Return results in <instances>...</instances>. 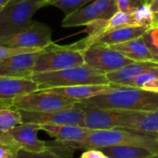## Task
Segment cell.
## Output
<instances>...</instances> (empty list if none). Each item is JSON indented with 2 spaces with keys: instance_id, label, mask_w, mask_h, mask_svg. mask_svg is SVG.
I'll list each match as a JSON object with an SVG mask.
<instances>
[{
  "instance_id": "cell-1",
  "label": "cell",
  "mask_w": 158,
  "mask_h": 158,
  "mask_svg": "<svg viewBox=\"0 0 158 158\" xmlns=\"http://www.w3.org/2000/svg\"><path fill=\"white\" fill-rule=\"evenodd\" d=\"M79 105L111 110L148 112L158 110V93L140 88L118 86L105 94L78 102Z\"/></svg>"
},
{
  "instance_id": "cell-2",
  "label": "cell",
  "mask_w": 158,
  "mask_h": 158,
  "mask_svg": "<svg viewBox=\"0 0 158 158\" xmlns=\"http://www.w3.org/2000/svg\"><path fill=\"white\" fill-rule=\"evenodd\" d=\"M74 149H95L109 146H132L143 148L151 153H158V133L137 131L116 128L92 131L86 139L76 143H68Z\"/></svg>"
},
{
  "instance_id": "cell-3",
  "label": "cell",
  "mask_w": 158,
  "mask_h": 158,
  "mask_svg": "<svg viewBox=\"0 0 158 158\" xmlns=\"http://www.w3.org/2000/svg\"><path fill=\"white\" fill-rule=\"evenodd\" d=\"M106 73L86 64L60 70L34 73L31 79L38 84L39 90L82 84H110Z\"/></svg>"
},
{
  "instance_id": "cell-4",
  "label": "cell",
  "mask_w": 158,
  "mask_h": 158,
  "mask_svg": "<svg viewBox=\"0 0 158 158\" xmlns=\"http://www.w3.org/2000/svg\"><path fill=\"white\" fill-rule=\"evenodd\" d=\"M47 0H11L0 9V37L25 31L33 23L32 16Z\"/></svg>"
},
{
  "instance_id": "cell-5",
  "label": "cell",
  "mask_w": 158,
  "mask_h": 158,
  "mask_svg": "<svg viewBox=\"0 0 158 158\" xmlns=\"http://www.w3.org/2000/svg\"><path fill=\"white\" fill-rule=\"evenodd\" d=\"M83 53L74 44L58 45L54 43L43 48L33 68L34 73L60 70L83 65Z\"/></svg>"
},
{
  "instance_id": "cell-6",
  "label": "cell",
  "mask_w": 158,
  "mask_h": 158,
  "mask_svg": "<svg viewBox=\"0 0 158 158\" xmlns=\"http://www.w3.org/2000/svg\"><path fill=\"white\" fill-rule=\"evenodd\" d=\"M40 126L31 123H22L13 129L1 132L0 144L14 150H24L32 153H40L47 150V142L38 138Z\"/></svg>"
},
{
  "instance_id": "cell-7",
  "label": "cell",
  "mask_w": 158,
  "mask_h": 158,
  "mask_svg": "<svg viewBox=\"0 0 158 158\" xmlns=\"http://www.w3.org/2000/svg\"><path fill=\"white\" fill-rule=\"evenodd\" d=\"M78 101L57 94L36 91L12 100L11 106L17 110L29 112H50L74 106Z\"/></svg>"
},
{
  "instance_id": "cell-8",
  "label": "cell",
  "mask_w": 158,
  "mask_h": 158,
  "mask_svg": "<svg viewBox=\"0 0 158 158\" xmlns=\"http://www.w3.org/2000/svg\"><path fill=\"white\" fill-rule=\"evenodd\" d=\"M84 63L106 73L118 70L135 60L131 59L109 45L94 44L83 52Z\"/></svg>"
},
{
  "instance_id": "cell-9",
  "label": "cell",
  "mask_w": 158,
  "mask_h": 158,
  "mask_svg": "<svg viewBox=\"0 0 158 158\" xmlns=\"http://www.w3.org/2000/svg\"><path fill=\"white\" fill-rule=\"evenodd\" d=\"M118 11V0H94L66 16L62 20V26H85L96 19H109Z\"/></svg>"
},
{
  "instance_id": "cell-10",
  "label": "cell",
  "mask_w": 158,
  "mask_h": 158,
  "mask_svg": "<svg viewBox=\"0 0 158 158\" xmlns=\"http://www.w3.org/2000/svg\"><path fill=\"white\" fill-rule=\"evenodd\" d=\"M19 111L23 123L37 125H75L84 127V111L77 104L69 108L50 112Z\"/></svg>"
},
{
  "instance_id": "cell-11",
  "label": "cell",
  "mask_w": 158,
  "mask_h": 158,
  "mask_svg": "<svg viewBox=\"0 0 158 158\" xmlns=\"http://www.w3.org/2000/svg\"><path fill=\"white\" fill-rule=\"evenodd\" d=\"M51 29L41 22H34L25 31L0 37V45L14 48L43 49L52 44Z\"/></svg>"
},
{
  "instance_id": "cell-12",
  "label": "cell",
  "mask_w": 158,
  "mask_h": 158,
  "mask_svg": "<svg viewBox=\"0 0 158 158\" xmlns=\"http://www.w3.org/2000/svg\"><path fill=\"white\" fill-rule=\"evenodd\" d=\"M41 51L18 54L0 61V76L31 79Z\"/></svg>"
},
{
  "instance_id": "cell-13",
  "label": "cell",
  "mask_w": 158,
  "mask_h": 158,
  "mask_svg": "<svg viewBox=\"0 0 158 158\" xmlns=\"http://www.w3.org/2000/svg\"><path fill=\"white\" fill-rule=\"evenodd\" d=\"M117 111L118 112V128L158 133V110L148 112Z\"/></svg>"
},
{
  "instance_id": "cell-14",
  "label": "cell",
  "mask_w": 158,
  "mask_h": 158,
  "mask_svg": "<svg viewBox=\"0 0 158 158\" xmlns=\"http://www.w3.org/2000/svg\"><path fill=\"white\" fill-rule=\"evenodd\" d=\"M77 105L84 111V127L93 131L118 128V112Z\"/></svg>"
},
{
  "instance_id": "cell-15",
  "label": "cell",
  "mask_w": 158,
  "mask_h": 158,
  "mask_svg": "<svg viewBox=\"0 0 158 158\" xmlns=\"http://www.w3.org/2000/svg\"><path fill=\"white\" fill-rule=\"evenodd\" d=\"M113 86H114L113 84H82V85L49 88V89L38 90V91L57 94L80 102L81 100L89 99L91 97L107 93L113 88Z\"/></svg>"
},
{
  "instance_id": "cell-16",
  "label": "cell",
  "mask_w": 158,
  "mask_h": 158,
  "mask_svg": "<svg viewBox=\"0 0 158 158\" xmlns=\"http://www.w3.org/2000/svg\"><path fill=\"white\" fill-rule=\"evenodd\" d=\"M154 69H158V61H135L118 70L108 72L106 75L110 84L130 87L138 76Z\"/></svg>"
},
{
  "instance_id": "cell-17",
  "label": "cell",
  "mask_w": 158,
  "mask_h": 158,
  "mask_svg": "<svg viewBox=\"0 0 158 158\" xmlns=\"http://www.w3.org/2000/svg\"><path fill=\"white\" fill-rule=\"evenodd\" d=\"M38 90V84L31 79L0 76V102L12 103L15 98Z\"/></svg>"
},
{
  "instance_id": "cell-18",
  "label": "cell",
  "mask_w": 158,
  "mask_h": 158,
  "mask_svg": "<svg viewBox=\"0 0 158 158\" xmlns=\"http://www.w3.org/2000/svg\"><path fill=\"white\" fill-rule=\"evenodd\" d=\"M41 131H45L56 141L65 143H76L86 139L93 130L75 125H39Z\"/></svg>"
},
{
  "instance_id": "cell-19",
  "label": "cell",
  "mask_w": 158,
  "mask_h": 158,
  "mask_svg": "<svg viewBox=\"0 0 158 158\" xmlns=\"http://www.w3.org/2000/svg\"><path fill=\"white\" fill-rule=\"evenodd\" d=\"M150 28L146 26H129L111 30L100 35L94 44L113 45L125 43L143 36Z\"/></svg>"
},
{
  "instance_id": "cell-20",
  "label": "cell",
  "mask_w": 158,
  "mask_h": 158,
  "mask_svg": "<svg viewBox=\"0 0 158 158\" xmlns=\"http://www.w3.org/2000/svg\"><path fill=\"white\" fill-rule=\"evenodd\" d=\"M112 49L117 50L123 56L135 61H157L154 57L149 46L143 36L118 44L109 45Z\"/></svg>"
},
{
  "instance_id": "cell-21",
  "label": "cell",
  "mask_w": 158,
  "mask_h": 158,
  "mask_svg": "<svg viewBox=\"0 0 158 158\" xmlns=\"http://www.w3.org/2000/svg\"><path fill=\"white\" fill-rule=\"evenodd\" d=\"M110 158H149L154 154L143 148L132 146H109L98 148Z\"/></svg>"
},
{
  "instance_id": "cell-22",
  "label": "cell",
  "mask_w": 158,
  "mask_h": 158,
  "mask_svg": "<svg viewBox=\"0 0 158 158\" xmlns=\"http://www.w3.org/2000/svg\"><path fill=\"white\" fill-rule=\"evenodd\" d=\"M130 87L158 93V69L147 70L138 76Z\"/></svg>"
},
{
  "instance_id": "cell-23",
  "label": "cell",
  "mask_w": 158,
  "mask_h": 158,
  "mask_svg": "<svg viewBox=\"0 0 158 158\" xmlns=\"http://www.w3.org/2000/svg\"><path fill=\"white\" fill-rule=\"evenodd\" d=\"M22 123L19 110L13 107L0 108V132H6Z\"/></svg>"
},
{
  "instance_id": "cell-24",
  "label": "cell",
  "mask_w": 158,
  "mask_h": 158,
  "mask_svg": "<svg viewBox=\"0 0 158 158\" xmlns=\"http://www.w3.org/2000/svg\"><path fill=\"white\" fill-rule=\"evenodd\" d=\"M129 26H139V25L136 23L131 13H127L118 10L111 19L107 20L106 31L115 29L123 28V27H129Z\"/></svg>"
},
{
  "instance_id": "cell-25",
  "label": "cell",
  "mask_w": 158,
  "mask_h": 158,
  "mask_svg": "<svg viewBox=\"0 0 158 158\" xmlns=\"http://www.w3.org/2000/svg\"><path fill=\"white\" fill-rule=\"evenodd\" d=\"M131 14L139 26H154V12L151 9L149 2L138 6Z\"/></svg>"
},
{
  "instance_id": "cell-26",
  "label": "cell",
  "mask_w": 158,
  "mask_h": 158,
  "mask_svg": "<svg viewBox=\"0 0 158 158\" xmlns=\"http://www.w3.org/2000/svg\"><path fill=\"white\" fill-rule=\"evenodd\" d=\"M93 1L94 0H47V3L58 7L68 16Z\"/></svg>"
},
{
  "instance_id": "cell-27",
  "label": "cell",
  "mask_w": 158,
  "mask_h": 158,
  "mask_svg": "<svg viewBox=\"0 0 158 158\" xmlns=\"http://www.w3.org/2000/svg\"><path fill=\"white\" fill-rule=\"evenodd\" d=\"M145 43L149 46L151 52L154 55L156 60L158 61V27H151L143 35Z\"/></svg>"
},
{
  "instance_id": "cell-28",
  "label": "cell",
  "mask_w": 158,
  "mask_h": 158,
  "mask_svg": "<svg viewBox=\"0 0 158 158\" xmlns=\"http://www.w3.org/2000/svg\"><path fill=\"white\" fill-rule=\"evenodd\" d=\"M18 158H64L63 156H59L58 154L53 152L52 150L48 149L40 152V153H32V152H28L24 150H19L18 152Z\"/></svg>"
},
{
  "instance_id": "cell-29",
  "label": "cell",
  "mask_w": 158,
  "mask_h": 158,
  "mask_svg": "<svg viewBox=\"0 0 158 158\" xmlns=\"http://www.w3.org/2000/svg\"><path fill=\"white\" fill-rule=\"evenodd\" d=\"M42 49H31V48H14L5 45H0V61L10 57L12 56L22 54V53H30V52H35Z\"/></svg>"
},
{
  "instance_id": "cell-30",
  "label": "cell",
  "mask_w": 158,
  "mask_h": 158,
  "mask_svg": "<svg viewBox=\"0 0 158 158\" xmlns=\"http://www.w3.org/2000/svg\"><path fill=\"white\" fill-rule=\"evenodd\" d=\"M147 2L150 0H118V6L120 11L132 13L138 6Z\"/></svg>"
},
{
  "instance_id": "cell-31",
  "label": "cell",
  "mask_w": 158,
  "mask_h": 158,
  "mask_svg": "<svg viewBox=\"0 0 158 158\" xmlns=\"http://www.w3.org/2000/svg\"><path fill=\"white\" fill-rule=\"evenodd\" d=\"M80 158H110L106 154H104L100 149H87L85 150Z\"/></svg>"
},
{
  "instance_id": "cell-32",
  "label": "cell",
  "mask_w": 158,
  "mask_h": 158,
  "mask_svg": "<svg viewBox=\"0 0 158 158\" xmlns=\"http://www.w3.org/2000/svg\"><path fill=\"white\" fill-rule=\"evenodd\" d=\"M12 148L10 147H7L6 145H3V144H0V158H4L11 150Z\"/></svg>"
},
{
  "instance_id": "cell-33",
  "label": "cell",
  "mask_w": 158,
  "mask_h": 158,
  "mask_svg": "<svg viewBox=\"0 0 158 158\" xmlns=\"http://www.w3.org/2000/svg\"><path fill=\"white\" fill-rule=\"evenodd\" d=\"M149 4H150V6H151L152 11L154 13L158 12V0H150Z\"/></svg>"
},
{
  "instance_id": "cell-34",
  "label": "cell",
  "mask_w": 158,
  "mask_h": 158,
  "mask_svg": "<svg viewBox=\"0 0 158 158\" xmlns=\"http://www.w3.org/2000/svg\"><path fill=\"white\" fill-rule=\"evenodd\" d=\"M18 152L17 150H14V149H11L10 152L5 156L4 158H18Z\"/></svg>"
},
{
  "instance_id": "cell-35",
  "label": "cell",
  "mask_w": 158,
  "mask_h": 158,
  "mask_svg": "<svg viewBox=\"0 0 158 158\" xmlns=\"http://www.w3.org/2000/svg\"><path fill=\"white\" fill-rule=\"evenodd\" d=\"M12 107L11 102H0V108H7Z\"/></svg>"
},
{
  "instance_id": "cell-36",
  "label": "cell",
  "mask_w": 158,
  "mask_h": 158,
  "mask_svg": "<svg viewBox=\"0 0 158 158\" xmlns=\"http://www.w3.org/2000/svg\"><path fill=\"white\" fill-rule=\"evenodd\" d=\"M154 26L158 27V12L154 13Z\"/></svg>"
},
{
  "instance_id": "cell-37",
  "label": "cell",
  "mask_w": 158,
  "mask_h": 158,
  "mask_svg": "<svg viewBox=\"0 0 158 158\" xmlns=\"http://www.w3.org/2000/svg\"><path fill=\"white\" fill-rule=\"evenodd\" d=\"M11 0H0V8H2L4 6H6L8 2H10Z\"/></svg>"
},
{
  "instance_id": "cell-38",
  "label": "cell",
  "mask_w": 158,
  "mask_h": 158,
  "mask_svg": "<svg viewBox=\"0 0 158 158\" xmlns=\"http://www.w3.org/2000/svg\"><path fill=\"white\" fill-rule=\"evenodd\" d=\"M149 158H158V153L157 154H155V155H153L151 157H149Z\"/></svg>"
},
{
  "instance_id": "cell-39",
  "label": "cell",
  "mask_w": 158,
  "mask_h": 158,
  "mask_svg": "<svg viewBox=\"0 0 158 158\" xmlns=\"http://www.w3.org/2000/svg\"><path fill=\"white\" fill-rule=\"evenodd\" d=\"M0 134H1V132H0Z\"/></svg>"
},
{
  "instance_id": "cell-40",
  "label": "cell",
  "mask_w": 158,
  "mask_h": 158,
  "mask_svg": "<svg viewBox=\"0 0 158 158\" xmlns=\"http://www.w3.org/2000/svg\"><path fill=\"white\" fill-rule=\"evenodd\" d=\"M0 9H1V8H0Z\"/></svg>"
}]
</instances>
